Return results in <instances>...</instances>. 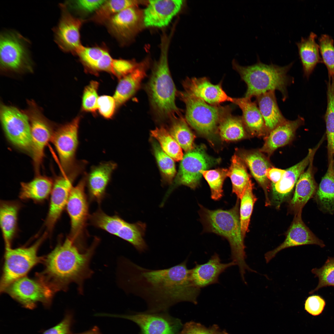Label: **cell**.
<instances>
[{"label":"cell","mask_w":334,"mask_h":334,"mask_svg":"<svg viewBox=\"0 0 334 334\" xmlns=\"http://www.w3.org/2000/svg\"><path fill=\"white\" fill-rule=\"evenodd\" d=\"M325 305V302L321 297L313 295L309 296L306 300L305 309L310 314L317 316L322 313Z\"/></svg>","instance_id":"obj_53"},{"label":"cell","mask_w":334,"mask_h":334,"mask_svg":"<svg viewBox=\"0 0 334 334\" xmlns=\"http://www.w3.org/2000/svg\"><path fill=\"white\" fill-rule=\"evenodd\" d=\"M45 232L33 244L27 247L12 249L5 248L4 263L0 283V290L4 292L10 284L25 276L41 261L37 255L38 249L46 238Z\"/></svg>","instance_id":"obj_8"},{"label":"cell","mask_w":334,"mask_h":334,"mask_svg":"<svg viewBox=\"0 0 334 334\" xmlns=\"http://www.w3.org/2000/svg\"><path fill=\"white\" fill-rule=\"evenodd\" d=\"M105 0H79L68 1L65 2L67 7L81 13L88 14L94 13L104 3Z\"/></svg>","instance_id":"obj_49"},{"label":"cell","mask_w":334,"mask_h":334,"mask_svg":"<svg viewBox=\"0 0 334 334\" xmlns=\"http://www.w3.org/2000/svg\"><path fill=\"white\" fill-rule=\"evenodd\" d=\"M4 291L30 309L35 308L39 302L49 305L54 294L39 279L33 280L25 276L13 282Z\"/></svg>","instance_id":"obj_13"},{"label":"cell","mask_w":334,"mask_h":334,"mask_svg":"<svg viewBox=\"0 0 334 334\" xmlns=\"http://www.w3.org/2000/svg\"><path fill=\"white\" fill-rule=\"evenodd\" d=\"M324 139H321L313 148L309 149L307 154L301 161L285 169L281 179L272 184V199L273 205L279 208L289 196L300 176L308 166L311 158L315 155Z\"/></svg>","instance_id":"obj_18"},{"label":"cell","mask_w":334,"mask_h":334,"mask_svg":"<svg viewBox=\"0 0 334 334\" xmlns=\"http://www.w3.org/2000/svg\"><path fill=\"white\" fill-rule=\"evenodd\" d=\"M146 229L144 223L138 221L130 223L126 221L118 237L131 243L139 252L142 253L148 248L143 239Z\"/></svg>","instance_id":"obj_39"},{"label":"cell","mask_w":334,"mask_h":334,"mask_svg":"<svg viewBox=\"0 0 334 334\" xmlns=\"http://www.w3.org/2000/svg\"><path fill=\"white\" fill-rule=\"evenodd\" d=\"M253 186L250 181L240 198L239 216L242 233L244 238L248 230L253 206L257 200L253 192Z\"/></svg>","instance_id":"obj_41"},{"label":"cell","mask_w":334,"mask_h":334,"mask_svg":"<svg viewBox=\"0 0 334 334\" xmlns=\"http://www.w3.org/2000/svg\"><path fill=\"white\" fill-rule=\"evenodd\" d=\"M239 157L247 165L252 175L263 189L266 204L269 205L271 203L268 193L269 183L266 173L268 169L272 166L269 161L259 150L242 151Z\"/></svg>","instance_id":"obj_29"},{"label":"cell","mask_w":334,"mask_h":334,"mask_svg":"<svg viewBox=\"0 0 334 334\" xmlns=\"http://www.w3.org/2000/svg\"><path fill=\"white\" fill-rule=\"evenodd\" d=\"M327 105L324 116L327 148L332 150L334 156V80H329L327 91Z\"/></svg>","instance_id":"obj_42"},{"label":"cell","mask_w":334,"mask_h":334,"mask_svg":"<svg viewBox=\"0 0 334 334\" xmlns=\"http://www.w3.org/2000/svg\"><path fill=\"white\" fill-rule=\"evenodd\" d=\"M0 118L5 134L13 145L31 152V129L28 118L22 111L13 106L1 104Z\"/></svg>","instance_id":"obj_11"},{"label":"cell","mask_w":334,"mask_h":334,"mask_svg":"<svg viewBox=\"0 0 334 334\" xmlns=\"http://www.w3.org/2000/svg\"><path fill=\"white\" fill-rule=\"evenodd\" d=\"M177 96L186 105L185 120L198 132L206 136L213 135L225 114L230 110L228 106L209 104L185 91H178Z\"/></svg>","instance_id":"obj_6"},{"label":"cell","mask_w":334,"mask_h":334,"mask_svg":"<svg viewBox=\"0 0 334 334\" xmlns=\"http://www.w3.org/2000/svg\"><path fill=\"white\" fill-rule=\"evenodd\" d=\"M148 64L146 62L139 64L132 72L120 79L113 96L116 108L124 104L139 89L146 76Z\"/></svg>","instance_id":"obj_28"},{"label":"cell","mask_w":334,"mask_h":334,"mask_svg":"<svg viewBox=\"0 0 334 334\" xmlns=\"http://www.w3.org/2000/svg\"><path fill=\"white\" fill-rule=\"evenodd\" d=\"M256 63L252 65L242 66L235 59L232 61L233 69L240 75L247 85L245 97L251 98L270 91L277 90L285 101L287 98V88L293 82V79L288 73L294 62L284 66L272 63L262 62L258 57Z\"/></svg>","instance_id":"obj_5"},{"label":"cell","mask_w":334,"mask_h":334,"mask_svg":"<svg viewBox=\"0 0 334 334\" xmlns=\"http://www.w3.org/2000/svg\"><path fill=\"white\" fill-rule=\"evenodd\" d=\"M328 166L315 193L317 203L322 211L334 213V156L333 151L327 149Z\"/></svg>","instance_id":"obj_30"},{"label":"cell","mask_w":334,"mask_h":334,"mask_svg":"<svg viewBox=\"0 0 334 334\" xmlns=\"http://www.w3.org/2000/svg\"><path fill=\"white\" fill-rule=\"evenodd\" d=\"M311 272L319 278L316 287L309 293L312 294L319 289L328 286L334 287V257H328L324 265L319 268H314Z\"/></svg>","instance_id":"obj_47"},{"label":"cell","mask_w":334,"mask_h":334,"mask_svg":"<svg viewBox=\"0 0 334 334\" xmlns=\"http://www.w3.org/2000/svg\"><path fill=\"white\" fill-rule=\"evenodd\" d=\"M322 59L327 68L329 79H334V46L333 40L329 36L322 34L319 39Z\"/></svg>","instance_id":"obj_46"},{"label":"cell","mask_w":334,"mask_h":334,"mask_svg":"<svg viewBox=\"0 0 334 334\" xmlns=\"http://www.w3.org/2000/svg\"><path fill=\"white\" fill-rule=\"evenodd\" d=\"M242 112V118L246 129L253 136L266 137L268 132L256 102L245 97L234 98V103Z\"/></svg>","instance_id":"obj_27"},{"label":"cell","mask_w":334,"mask_h":334,"mask_svg":"<svg viewBox=\"0 0 334 334\" xmlns=\"http://www.w3.org/2000/svg\"><path fill=\"white\" fill-rule=\"evenodd\" d=\"M96 244L83 250L69 237L60 242L45 259V268L38 278L54 293L67 289L74 282L79 292H83L84 280L93 272L89 264Z\"/></svg>","instance_id":"obj_2"},{"label":"cell","mask_w":334,"mask_h":334,"mask_svg":"<svg viewBox=\"0 0 334 334\" xmlns=\"http://www.w3.org/2000/svg\"><path fill=\"white\" fill-rule=\"evenodd\" d=\"M219 330L216 325L208 328L201 324L191 321L184 325L179 334H216Z\"/></svg>","instance_id":"obj_52"},{"label":"cell","mask_w":334,"mask_h":334,"mask_svg":"<svg viewBox=\"0 0 334 334\" xmlns=\"http://www.w3.org/2000/svg\"><path fill=\"white\" fill-rule=\"evenodd\" d=\"M242 117L234 116L230 110L222 118L218 127L221 138L228 141L237 140L246 136V129Z\"/></svg>","instance_id":"obj_35"},{"label":"cell","mask_w":334,"mask_h":334,"mask_svg":"<svg viewBox=\"0 0 334 334\" xmlns=\"http://www.w3.org/2000/svg\"><path fill=\"white\" fill-rule=\"evenodd\" d=\"M117 166L116 163L108 161L92 167L89 173L87 174L86 184L91 200L101 203L112 174Z\"/></svg>","instance_id":"obj_24"},{"label":"cell","mask_w":334,"mask_h":334,"mask_svg":"<svg viewBox=\"0 0 334 334\" xmlns=\"http://www.w3.org/2000/svg\"><path fill=\"white\" fill-rule=\"evenodd\" d=\"M71 334H101L99 328L96 326L94 327L91 329L82 333Z\"/></svg>","instance_id":"obj_56"},{"label":"cell","mask_w":334,"mask_h":334,"mask_svg":"<svg viewBox=\"0 0 334 334\" xmlns=\"http://www.w3.org/2000/svg\"><path fill=\"white\" fill-rule=\"evenodd\" d=\"M235 265L233 261L223 263L219 255L215 253L208 260L202 264L196 263L190 269L191 280L193 285L200 289L219 282V277L228 268Z\"/></svg>","instance_id":"obj_23"},{"label":"cell","mask_w":334,"mask_h":334,"mask_svg":"<svg viewBox=\"0 0 334 334\" xmlns=\"http://www.w3.org/2000/svg\"><path fill=\"white\" fill-rule=\"evenodd\" d=\"M152 143L154 154L164 179L170 184L176 173L173 159L164 152L157 142L153 141Z\"/></svg>","instance_id":"obj_44"},{"label":"cell","mask_w":334,"mask_h":334,"mask_svg":"<svg viewBox=\"0 0 334 334\" xmlns=\"http://www.w3.org/2000/svg\"><path fill=\"white\" fill-rule=\"evenodd\" d=\"M143 14L136 6L130 7L112 17L106 23L109 32L121 43L130 40L141 28Z\"/></svg>","instance_id":"obj_19"},{"label":"cell","mask_w":334,"mask_h":334,"mask_svg":"<svg viewBox=\"0 0 334 334\" xmlns=\"http://www.w3.org/2000/svg\"><path fill=\"white\" fill-rule=\"evenodd\" d=\"M61 16L58 26L54 29V39L60 48L65 52L76 54L82 45L80 30L84 22L69 12L66 5H60Z\"/></svg>","instance_id":"obj_17"},{"label":"cell","mask_w":334,"mask_h":334,"mask_svg":"<svg viewBox=\"0 0 334 334\" xmlns=\"http://www.w3.org/2000/svg\"><path fill=\"white\" fill-rule=\"evenodd\" d=\"M151 134L158 141L161 148L166 154L176 161L182 159L181 148L164 126L156 127L151 131Z\"/></svg>","instance_id":"obj_40"},{"label":"cell","mask_w":334,"mask_h":334,"mask_svg":"<svg viewBox=\"0 0 334 334\" xmlns=\"http://www.w3.org/2000/svg\"><path fill=\"white\" fill-rule=\"evenodd\" d=\"M143 1L136 0H105L94 13L91 20L99 24H106L113 16L126 8L136 6L144 3Z\"/></svg>","instance_id":"obj_36"},{"label":"cell","mask_w":334,"mask_h":334,"mask_svg":"<svg viewBox=\"0 0 334 334\" xmlns=\"http://www.w3.org/2000/svg\"><path fill=\"white\" fill-rule=\"evenodd\" d=\"M138 64L131 61L114 59L112 74L120 79L132 72Z\"/></svg>","instance_id":"obj_50"},{"label":"cell","mask_w":334,"mask_h":334,"mask_svg":"<svg viewBox=\"0 0 334 334\" xmlns=\"http://www.w3.org/2000/svg\"><path fill=\"white\" fill-rule=\"evenodd\" d=\"M97 107L100 114L105 118L108 119L111 118L116 107L113 97L108 95L99 97Z\"/></svg>","instance_id":"obj_51"},{"label":"cell","mask_w":334,"mask_h":334,"mask_svg":"<svg viewBox=\"0 0 334 334\" xmlns=\"http://www.w3.org/2000/svg\"><path fill=\"white\" fill-rule=\"evenodd\" d=\"M86 165L82 161L78 162L68 173L58 177L54 182L50 195L49 209L45 225L47 231L51 232L66 208L73 183L83 173Z\"/></svg>","instance_id":"obj_10"},{"label":"cell","mask_w":334,"mask_h":334,"mask_svg":"<svg viewBox=\"0 0 334 334\" xmlns=\"http://www.w3.org/2000/svg\"><path fill=\"white\" fill-rule=\"evenodd\" d=\"M73 318L71 313H67L60 323L46 330L43 334H71V329L73 323Z\"/></svg>","instance_id":"obj_54"},{"label":"cell","mask_w":334,"mask_h":334,"mask_svg":"<svg viewBox=\"0 0 334 334\" xmlns=\"http://www.w3.org/2000/svg\"><path fill=\"white\" fill-rule=\"evenodd\" d=\"M216 334H229L225 331H221L219 330Z\"/></svg>","instance_id":"obj_57"},{"label":"cell","mask_w":334,"mask_h":334,"mask_svg":"<svg viewBox=\"0 0 334 334\" xmlns=\"http://www.w3.org/2000/svg\"><path fill=\"white\" fill-rule=\"evenodd\" d=\"M187 261L169 268L151 269L121 257L118 265V284L126 293L143 299L149 312H166L181 302L196 304L200 289L191 280Z\"/></svg>","instance_id":"obj_1"},{"label":"cell","mask_w":334,"mask_h":334,"mask_svg":"<svg viewBox=\"0 0 334 334\" xmlns=\"http://www.w3.org/2000/svg\"><path fill=\"white\" fill-rule=\"evenodd\" d=\"M285 171V169L272 166L267 170L266 176L268 180L272 182V184H275L281 179Z\"/></svg>","instance_id":"obj_55"},{"label":"cell","mask_w":334,"mask_h":334,"mask_svg":"<svg viewBox=\"0 0 334 334\" xmlns=\"http://www.w3.org/2000/svg\"><path fill=\"white\" fill-rule=\"evenodd\" d=\"M86 173L70 192L66 208L71 221V229L69 237L81 246L80 239L88 217V206L85 192Z\"/></svg>","instance_id":"obj_14"},{"label":"cell","mask_w":334,"mask_h":334,"mask_svg":"<svg viewBox=\"0 0 334 334\" xmlns=\"http://www.w3.org/2000/svg\"><path fill=\"white\" fill-rule=\"evenodd\" d=\"M171 36L161 37V54L154 64L149 79L145 85L152 111L159 121H169L181 116V110L175 102L177 92L169 66L168 53Z\"/></svg>","instance_id":"obj_3"},{"label":"cell","mask_w":334,"mask_h":334,"mask_svg":"<svg viewBox=\"0 0 334 334\" xmlns=\"http://www.w3.org/2000/svg\"><path fill=\"white\" fill-rule=\"evenodd\" d=\"M20 208V203L17 201H1L0 223L5 248L11 247L15 235Z\"/></svg>","instance_id":"obj_32"},{"label":"cell","mask_w":334,"mask_h":334,"mask_svg":"<svg viewBox=\"0 0 334 334\" xmlns=\"http://www.w3.org/2000/svg\"><path fill=\"white\" fill-rule=\"evenodd\" d=\"M182 0H149L143 13V22L147 27L161 28L168 25L181 10Z\"/></svg>","instance_id":"obj_22"},{"label":"cell","mask_w":334,"mask_h":334,"mask_svg":"<svg viewBox=\"0 0 334 334\" xmlns=\"http://www.w3.org/2000/svg\"><path fill=\"white\" fill-rule=\"evenodd\" d=\"M29 42L18 33L8 31L0 35V69L4 73L21 74L33 71Z\"/></svg>","instance_id":"obj_7"},{"label":"cell","mask_w":334,"mask_h":334,"mask_svg":"<svg viewBox=\"0 0 334 334\" xmlns=\"http://www.w3.org/2000/svg\"><path fill=\"white\" fill-rule=\"evenodd\" d=\"M244 163L239 156L235 155L232 158L231 165L228 169V176L231 180L232 192L239 199L251 181Z\"/></svg>","instance_id":"obj_38"},{"label":"cell","mask_w":334,"mask_h":334,"mask_svg":"<svg viewBox=\"0 0 334 334\" xmlns=\"http://www.w3.org/2000/svg\"><path fill=\"white\" fill-rule=\"evenodd\" d=\"M176 183L187 186L193 189L199 185L202 175V171L207 169L216 161L206 153L203 146H198L183 156Z\"/></svg>","instance_id":"obj_15"},{"label":"cell","mask_w":334,"mask_h":334,"mask_svg":"<svg viewBox=\"0 0 334 334\" xmlns=\"http://www.w3.org/2000/svg\"><path fill=\"white\" fill-rule=\"evenodd\" d=\"M182 85L186 92L209 104L219 105L226 101L234 103V98L228 95L221 83L213 84L206 77H187Z\"/></svg>","instance_id":"obj_21"},{"label":"cell","mask_w":334,"mask_h":334,"mask_svg":"<svg viewBox=\"0 0 334 334\" xmlns=\"http://www.w3.org/2000/svg\"><path fill=\"white\" fill-rule=\"evenodd\" d=\"M108 316L132 321L140 328V334H179L182 325L180 319L171 316L166 312L147 311L131 315Z\"/></svg>","instance_id":"obj_16"},{"label":"cell","mask_w":334,"mask_h":334,"mask_svg":"<svg viewBox=\"0 0 334 334\" xmlns=\"http://www.w3.org/2000/svg\"><path fill=\"white\" fill-rule=\"evenodd\" d=\"M99 85L96 81H92L85 88L82 99V107L85 111L94 112L97 109Z\"/></svg>","instance_id":"obj_48"},{"label":"cell","mask_w":334,"mask_h":334,"mask_svg":"<svg viewBox=\"0 0 334 334\" xmlns=\"http://www.w3.org/2000/svg\"><path fill=\"white\" fill-rule=\"evenodd\" d=\"M80 120V117L78 116L59 126L54 131L51 139L65 173L71 171L77 162L75 156L78 145Z\"/></svg>","instance_id":"obj_12"},{"label":"cell","mask_w":334,"mask_h":334,"mask_svg":"<svg viewBox=\"0 0 334 334\" xmlns=\"http://www.w3.org/2000/svg\"><path fill=\"white\" fill-rule=\"evenodd\" d=\"M317 36L312 32L308 37H302L300 41L296 43L304 74L306 77L310 76L318 63L323 62L319 55V45L315 41Z\"/></svg>","instance_id":"obj_33"},{"label":"cell","mask_w":334,"mask_h":334,"mask_svg":"<svg viewBox=\"0 0 334 334\" xmlns=\"http://www.w3.org/2000/svg\"><path fill=\"white\" fill-rule=\"evenodd\" d=\"M199 205V213L204 231L215 233L227 240L231 249V258L238 266L241 278L246 282V272H256L250 268L246 261L244 238L242 233L239 211V199L237 198L235 206L228 210H210Z\"/></svg>","instance_id":"obj_4"},{"label":"cell","mask_w":334,"mask_h":334,"mask_svg":"<svg viewBox=\"0 0 334 334\" xmlns=\"http://www.w3.org/2000/svg\"><path fill=\"white\" fill-rule=\"evenodd\" d=\"M53 183L49 178L38 175L30 182L21 183L19 197L23 200L43 201L50 195Z\"/></svg>","instance_id":"obj_34"},{"label":"cell","mask_w":334,"mask_h":334,"mask_svg":"<svg viewBox=\"0 0 334 334\" xmlns=\"http://www.w3.org/2000/svg\"><path fill=\"white\" fill-rule=\"evenodd\" d=\"M302 211L295 213L294 217L287 232L284 241L272 250L266 253L264 258L268 263L280 251L286 248L301 245L315 244L321 247L325 244L317 237L303 222L302 218Z\"/></svg>","instance_id":"obj_20"},{"label":"cell","mask_w":334,"mask_h":334,"mask_svg":"<svg viewBox=\"0 0 334 334\" xmlns=\"http://www.w3.org/2000/svg\"><path fill=\"white\" fill-rule=\"evenodd\" d=\"M304 123V119L300 116L294 120L287 119L269 133L265 137L263 145L259 150L270 156L277 149L289 143L297 129Z\"/></svg>","instance_id":"obj_25"},{"label":"cell","mask_w":334,"mask_h":334,"mask_svg":"<svg viewBox=\"0 0 334 334\" xmlns=\"http://www.w3.org/2000/svg\"><path fill=\"white\" fill-rule=\"evenodd\" d=\"M108 51L104 47H87L82 45L77 50L76 54L86 68L94 71L96 65Z\"/></svg>","instance_id":"obj_45"},{"label":"cell","mask_w":334,"mask_h":334,"mask_svg":"<svg viewBox=\"0 0 334 334\" xmlns=\"http://www.w3.org/2000/svg\"><path fill=\"white\" fill-rule=\"evenodd\" d=\"M314 156L311 158L307 169L300 176L296 184L294 193L289 204L290 209L295 213L302 211L317 189L313 165Z\"/></svg>","instance_id":"obj_26"},{"label":"cell","mask_w":334,"mask_h":334,"mask_svg":"<svg viewBox=\"0 0 334 334\" xmlns=\"http://www.w3.org/2000/svg\"><path fill=\"white\" fill-rule=\"evenodd\" d=\"M256 103L269 133L286 121L278 107L275 91H270L255 97Z\"/></svg>","instance_id":"obj_31"},{"label":"cell","mask_w":334,"mask_h":334,"mask_svg":"<svg viewBox=\"0 0 334 334\" xmlns=\"http://www.w3.org/2000/svg\"><path fill=\"white\" fill-rule=\"evenodd\" d=\"M169 131L181 148L187 152L193 148L195 136L182 116H174L169 121Z\"/></svg>","instance_id":"obj_37"},{"label":"cell","mask_w":334,"mask_h":334,"mask_svg":"<svg viewBox=\"0 0 334 334\" xmlns=\"http://www.w3.org/2000/svg\"><path fill=\"white\" fill-rule=\"evenodd\" d=\"M27 108L23 111L28 117L30 124L31 153L35 171L39 173L45 147L54 132L52 124L43 113L40 107L33 100L27 101Z\"/></svg>","instance_id":"obj_9"},{"label":"cell","mask_w":334,"mask_h":334,"mask_svg":"<svg viewBox=\"0 0 334 334\" xmlns=\"http://www.w3.org/2000/svg\"><path fill=\"white\" fill-rule=\"evenodd\" d=\"M201 173L210 186L212 199L215 200L220 199L223 195V185L228 176V169H218L202 171Z\"/></svg>","instance_id":"obj_43"}]
</instances>
